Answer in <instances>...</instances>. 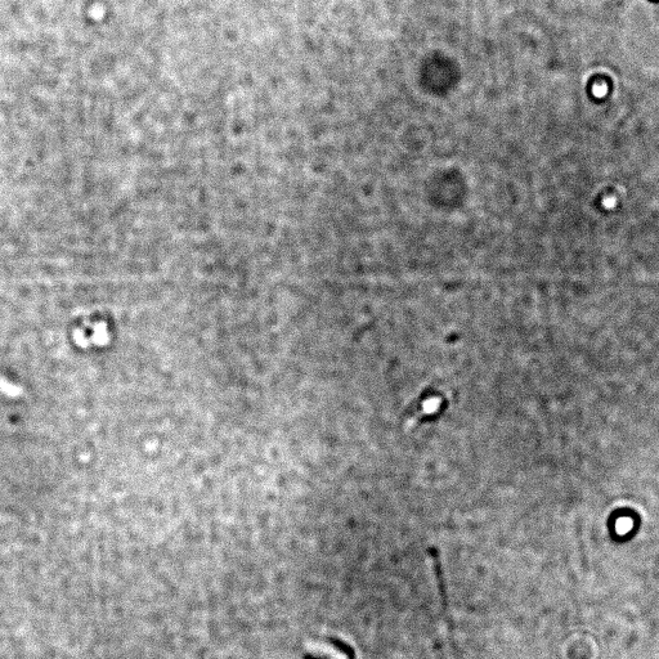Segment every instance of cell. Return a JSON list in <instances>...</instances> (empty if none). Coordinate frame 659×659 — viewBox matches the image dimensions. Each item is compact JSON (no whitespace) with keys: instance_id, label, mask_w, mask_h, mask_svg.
<instances>
[{"instance_id":"obj_1","label":"cell","mask_w":659,"mask_h":659,"mask_svg":"<svg viewBox=\"0 0 659 659\" xmlns=\"http://www.w3.org/2000/svg\"><path fill=\"white\" fill-rule=\"evenodd\" d=\"M304 659H329V658L322 657V656H317V654L309 653V654H306V656H304Z\"/></svg>"}]
</instances>
